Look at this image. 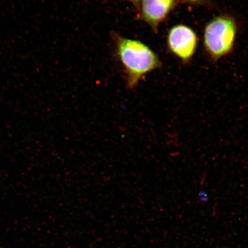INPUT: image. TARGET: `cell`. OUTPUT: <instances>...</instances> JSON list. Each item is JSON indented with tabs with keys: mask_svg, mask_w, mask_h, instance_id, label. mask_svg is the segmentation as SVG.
<instances>
[{
	"mask_svg": "<svg viewBox=\"0 0 248 248\" xmlns=\"http://www.w3.org/2000/svg\"><path fill=\"white\" fill-rule=\"evenodd\" d=\"M182 2L193 5H202L205 4L207 0H180Z\"/></svg>",
	"mask_w": 248,
	"mask_h": 248,
	"instance_id": "5b68a950",
	"label": "cell"
},
{
	"mask_svg": "<svg viewBox=\"0 0 248 248\" xmlns=\"http://www.w3.org/2000/svg\"><path fill=\"white\" fill-rule=\"evenodd\" d=\"M127 1L132 2V4L136 6H138L139 7L140 2L141 0H127Z\"/></svg>",
	"mask_w": 248,
	"mask_h": 248,
	"instance_id": "8992f818",
	"label": "cell"
},
{
	"mask_svg": "<svg viewBox=\"0 0 248 248\" xmlns=\"http://www.w3.org/2000/svg\"><path fill=\"white\" fill-rule=\"evenodd\" d=\"M116 45L117 55L125 70L129 89L135 88L142 78L162 64L153 49L139 40L118 35Z\"/></svg>",
	"mask_w": 248,
	"mask_h": 248,
	"instance_id": "6da1fadb",
	"label": "cell"
},
{
	"mask_svg": "<svg viewBox=\"0 0 248 248\" xmlns=\"http://www.w3.org/2000/svg\"><path fill=\"white\" fill-rule=\"evenodd\" d=\"M167 46L171 53L184 63L193 58L198 46V36L191 27L185 24L175 25L167 35Z\"/></svg>",
	"mask_w": 248,
	"mask_h": 248,
	"instance_id": "3957f363",
	"label": "cell"
},
{
	"mask_svg": "<svg viewBox=\"0 0 248 248\" xmlns=\"http://www.w3.org/2000/svg\"><path fill=\"white\" fill-rule=\"evenodd\" d=\"M237 29L236 20L228 14L217 16L206 24L203 46L210 60L216 62L231 53L234 48Z\"/></svg>",
	"mask_w": 248,
	"mask_h": 248,
	"instance_id": "7a4b0ae2",
	"label": "cell"
},
{
	"mask_svg": "<svg viewBox=\"0 0 248 248\" xmlns=\"http://www.w3.org/2000/svg\"><path fill=\"white\" fill-rule=\"evenodd\" d=\"M175 0H141L139 18L157 32L158 26L174 9Z\"/></svg>",
	"mask_w": 248,
	"mask_h": 248,
	"instance_id": "277c9868",
	"label": "cell"
}]
</instances>
